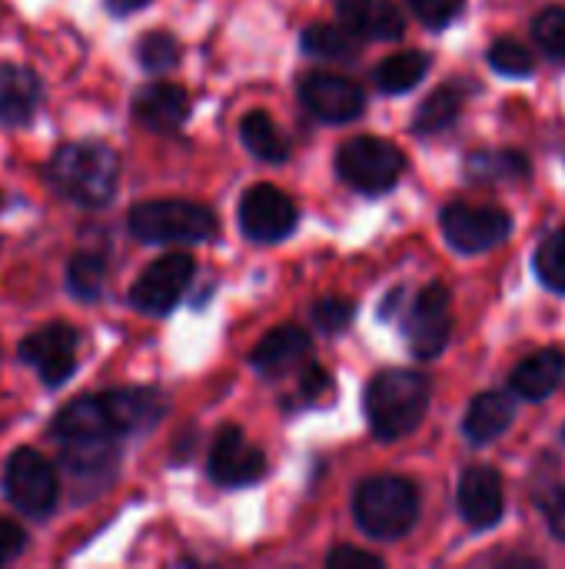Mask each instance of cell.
I'll return each instance as SVG.
<instances>
[{"label":"cell","instance_id":"6da1fadb","mask_svg":"<svg viewBox=\"0 0 565 569\" xmlns=\"http://www.w3.org/2000/svg\"><path fill=\"white\" fill-rule=\"evenodd\" d=\"M163 413H167L163 393L147 390V387L90 393V397H77L53 417L50 437L60 447L87 443V440H120V437L157 427Z\"/></svg>","mask_w":565,"mask_h":569},{"label":"cell","instance_id":"7a4b0ae2","mask_svg":"<svg viewBox=\"0 0 565 569\" xmlns=\"http://www.w3.org/2000/svg\"><path fill=\"white\" fill-rule=\"evenodd\" d=\"M43 177L70 203L107 207L117 193L120 157L100 140H73L53 150Z\"/></svg>","mask_w":565,"mask_h":569},{"label":"cell","instance_id":"3957f363","mask_svg":"<svg viewBox=\"0 0 565 569\" xmlns=\"http://www.w3.org/2000/svg\"><path fill=\"white\" fill-rule=\"evenodd\" d=\"M366 420L380 440L413 433L430 407V380L413 370H383L366 387Z\"/></svg>","mask_w":565,"mask_h":569},{"label":"cell","instance_id":"277c9868","mask_svg":"<svg viewBox=\"0 0 565 569\" xmlns=\"http://www.w3.org/2000/svg\"><path fill=\"white\" fill-rule=\"evenodd\" d=\"M356 523L373 540H396L413 530L420 517V493L403 477H373L353 497Z\"/></svg>","mask_w":565,"mask_h":569},{"label":"cell","instance_id":"5b68a950","mask_svg":"<svg viewBox=\"0 0 565 569\" xmlns=\"http://www.w3.org/2000/svg\"><path fill=\"white\" fill-rule=\"evenodd\" d=\"M130 233L143 243H203L216 237V217L190 200H147L127 217Z\"/></svg>","mask_w":565,"mask_h":569},{"label":"cell","instance_id":"8992f818","mask_svg":"<svg viewBox=\"0 0 565 569\" xmlns=\"http://www.w3.org/2000/svg\"><path fill=\"white\" fill-rule=\"evenodd\" d=\"M3 497L10 507L30 520H43L53 513L57 497H60V480L53 463L37 453L33 447H20L10 453L3 467Z\"/></svg>","mask_w":565,"mask_h":569},{"label":"cell","instance_id":"52a82bcc","mask_svg":"<svg viewBox=\"0 0 565 569\" xmlns=\"http://www.w3.org/2000/svg\"><path fill=\"white\" fill-rule=\"evenodd\" d=\"M336 167L340 177L360 190V193H383L390 187H396V180L403 177V153L380 137H356L350 143L340 147L336 153Z\"/></svg>","mask_w":565,"mask_h":569},{"label":"cell","instance_id":"ba28073f","mask_svg":"<svg viewBox=\"0 0 565 569\" xmlns=\"http://www.w3.org/2000/svg\"><path fill=\"white\" fill-rule=\"evenodd\" d=\"M77 347H80L77 327L53 320V323H47V327H40V330H33L30 337L20 340L17 360L27 363L40 377L43 387L57 390L77 370Z\"/></svg>","mask_w":565,"mask_h":569},{"label":"cell","instance_id":"9c48e42d","mask_svg":"<svg viewBox=\"0 0 565 569\" xmlns=\"http://www.w3.org/2000/svg\"><path fill=\"white\" fill-rule=\"evenodd\" d=\"M193 257L190 253H167L160 260H153L140 277L137 283L130 287V303L140 310V313H150V317H163L170 313L180 297L186 293L190 280H193Z\"/></svg>","mask_w":565,"mask_h":569},{"label":"cell","instance_id":"30bf717a","mask_svg":"<svg viewBox=\"0 0 565 569\" xmlns=\"http://www.w3.org/2000/svg\"><path fill=\"white\" fill-rule=\"evenodd\" d=\"M513 233V217L500 207L453 203L443 210V237L460 253H483Z\"/></svg>","mask_w":565,"mask_h":569},{"label":"cell","instance_id":"8fae6325","mask_svg":"<svg viewBox=\"0 0 565 569\" xmlns=\"http://www.w3.org/2000/svg\"><path fill=\"white\" fill-rule=\"evenodd\" d=\"M406 343L413 350V357L420 360H433L446 350L450 333H453V303H450V290L443 283H430L416 303L406 313Z\"/></svg>","mask_w":565,"mask_h":569},{"label":"cell","instance_id":"7c38bea8","mask_svg":"<svg viewBox=\"0 0 565 569\" xmlns=\"http://www.w3.org/2000/svg\"><path fill=\"white\" fill-rule=\"evenodd\" d=\"M240 230L256 243H276L296 230V207L283 190L256 183L240 200Z\"/></svg>","mask_w":565,"mask_h":569},{"label":"cell","instance_id":"4fadbf2b","mask_svg":"<svg viewBox=\"0 0 565 569\" xmlns=\"http://www.w3.org/2000/svg\"><path fill=\"white\" fill-rule=\"evenodd\" d=\"M266 473V457L253 447L240 427H223L210 450V477L220 487H250Z\"/></svg>","mask_w":565,"mask_h":569},{"label":"cell","instance_id":"5bb4252c","mask_svg":"<svg viewBox=\"0 0 565 569\" xmlns=\"http://www.w3.org/2000/svg\"><path fill=\"white\" fill-rule=\"evenodd\" d=\"M300 97L310 113H316L320 120H330V123L356 120L366 107L363 90L353 80L336 77V73H306L300 83Z\"/></svg>","mask_w":565,"mask_h":569},{"label":"cell","instance_id":"9a60e30c","mask_svg":"<svg viewBox=\"0 0 565 569\" xmlns=\"http://www.w3.org/2000/svg\"><path fill=\"white\" fill-rule=\"evenodd\" d=\"M460 510H463L466 523L476 530H490L500 523V517L506 510V497H503V480L493 467H470L463 473Z\"/></svg>","mask_w":565,"mask_h":569},{"label":"cell","instance_id":"2e32d148","mask_svg":"<svg viewBox=\"0 0 565 569\" xmlns=\"http://www.w3.org/2000/svg\"><path fill=\"white\" fill-rule=\"evenodd\" d=\"M43 103L40 77L23 63H0V127H27Z\"/></svg>","mask_w":565,"mask_h":569},{"label":"cell","instance_id":"e0dca14e","mask_svg":"<svg viewBox=\"0 0 565 569\" xmlns=\"http://www.w3.org/2000/svg\"><path fill=\"white\" fill-rule=\"evenodd\" d=\"M133 117L153 133H173L190 117V97L176 83H150L133 97Z\"/></svg>","mask_w":565,"mask_h":569},{"label":"cell","instance_id":"ac0fdd59","mask_svg":"<svg viewBox=\"0 0 565 569\" xmlns=\"http://www.w3.org/2000/svg\"><path fill=\"white\" fill-rule=\"evenodd\" d=\"M565 380V353L563 350H539L533 357H526L513 377L509 387L526 397V400H546L549 393H556Z\"/></svg>","mask_w":565,"mask_h":569},{"label":"cell","instance_id":"d6986e66","mask_svg":"<svg viewBox=\"0 0 565 569\" xmlns=\"http://www.w3.org/2000/svg\"><path fill=\"white\" fill-rule=\"evenodd\" d=\"M310 353V333L300 327H276L253 350V367L266 377L286 373Z\"/></svg>","mask_w":565,"mask_h":569},{"label":"cell","instance_id":"ffe728a7","mask_svg":"<svg viewBox=\"0 0 565 569\" xmlns=\"http://www.w3.org/2000/svg\"><path fill=\"white\" fill-rule=\"evenodd\" d=\"M513 420H516V410L506 393H483L470 403L463 433L473 447H483V443L500 440L513 427Z\"/></svg>","mask_w":565,"mask_h":569},{"label":"cell","instance_id":"44dd1931","mask_svg":"<svg viewBox=\"0 0 565 569\" xmlns=\"http://www.w3.org/2000/svg\"><path fill=\"white\" fill-rule=\"evenodd\" d=\"M240 137H243V143L250 147V153L260 157V160H266V163H280V160H286V153H290V143H286L283 130H280L263 110H253V113L243 117Z\"/></svg>","mask_w":565,"mask_h":569},{"label":"cell","instance_id":"7402d4cb","mask_svg":"<svg viewBox=\"0 0 565 569\" xmlns=\"http://www.w3.org/2000/svg\"><path fill=\"white\" fill-rule=\"evenodd\" d=\"M430 70V57L423 50H406V53H396V57H386L373 80L383 93H403V90H413Z\"/></svg>","mask_w":565,"mask_h":569},{"label":"cell","instance_id":"603a6c76","mask_svg":"<svg viewBox=\"0 0 565 569\" xmlns=\"http://www.w3.org/2000/svg\"><path fill=\"white\" fill-rule=\"evenodd\" d=\"M360 37L350 30V27H333V23H310L303 30V50L313 53V57H326V60H343V57H353L360 50L356 43Z\"/></svg>","mask_w":565,"mask_h":569},{"label":"cell","instance_id":"cb8c5ba5","mask_svg":"<svg viewBox=\"0 0 565 569\" xmlns=\"http://www.w3.org/2000/svg\"><path fill=\"white\" fill-rule=\"evenodd\" d=\"M463 110V90L453 87V83H443L436 93H430L423 100V107L416 110V133H436V130H446Z\"/></svg>","mask_w":565,"mask_h":569},{"label":"cell","instance_id":"d4e9b609","mask_svg":"<svg viewBox=\"0 0 565 569\" xmlns=\"http://www.w3.org/2000/svg\"><path fill=\"white\" fill-rule=\"evenodd\" d=\"M526 170H529L526 157L509 153V150H480V153H470V160H466L470 180H486V183L526 177Z\"/></svg>","mask_w":565,"mask_h":569},{"label":"cell","instance_id":"484cf974","mask_svg":"<svg viewBox=\"0 0 565 569\" xmlns=\"http://www.w3.org/2000/svg\"><path fill=\"white\" fill-rule=\"evenodd\" d=\"M103 280H107V260L100 253H77L67 263V290L77 300H97L103 293Z\"/></svg>","mask_w":565,"mask_h":569},{"label":"cell","instance_id":"4316f807","mask_svg":"<svg viewBox=\"0 0 565 569\" xmlns=\"http://www.w3.org/2000/svg\"><path fill=\"white\" fill-rule=\"evenodd\" d=\"M137 57H140L143 70L163 73V70H170V67L180 60V43H176L167 30H153V33H147V37L140 40Z\"/></svg>","mask_w":565,"mask_h":569},{"label":"cell","instance_id":"83f0119b","mask_svg":"<svg viewBox=\"0 0 565 569\" xmlns=\"http://www.w3.org/2000/svg\"><path fill=\"white\" fill-rule=\"evenodd\" d=\"M536 273L549 290L565 293V233H553L536 250Z\"/></svg>","mask_w":565,"mask_h":569},{"label":"cell","instance_id":"f1b7e54d","mask_svg":"<svg viewBox=\"0 0 565 569\" xmlns=\"http://www.w3.org/2000/svg\"><path fill=\"white\" fill-rule=\"evenodd\" d=\"M490 63L496 73H506V77H529L536 70L533 53L516 40H496L490 47Z\"/></svg>","mask_w":565,"mask_h":569},{"label":"cell","instance_id":"f546056e","mask_svg":"<svg viewBox=\"0 0 565 569\" xmlns=\"http://www.w3.org/2000/svg\"><path fill=\"white\" fill-rule=\"evenodd\" d=\"M533 33H536V43L556 57V60H565V7H549L536 17L533 23Z\"/></svg>","mask_w":565,"mask_h":569},{"label":"cell","instance_id":"4dcf8cb0","mask_svg":"<svg viewBox=\"0 0 565 569\" xmlns=\"http://www.w3.org/2000/svg\"><path fill=\"white\" fill-rule=\"evenodd\" d=\"M353 313H356L353 300H343V297H326L313 307V320L323 333H343Z\"/></svg>","mask_w":565,"mask_h":569},{"label":"cell","instance_id":"1f68e13d","mask_svg":"<svg viewBox=\"0 0 565 569\" xmlns=\"http://www.w3.org/2000/svg\"><path fill=\"white\" fill-rule=\"evenodd\" d=\"M406 33V17L396 3L390 0H376V10H373V27H370V37H380V40H400Z\"/></svg>","mask_w":565,"mask_h":569},{"label":"cell","instance_id":"d6a6232c","mask_svg":"<svg viewBox=\"0 0 565 569\" xmlns=\"http://www.w3.org/2000/svg\"><path fill=\"white\" fill-rule=\"evenodd\" d=\"M373 10H376V0H336L340 23H343V27H350L356 37H370Z\"/></svg>","mask_w":565,"mask_h":569},{"label":"cell","instance_id":"836d02e7","mask_svg":"<svg viewBox=\"0 0 565 569\" xmlns=\"http://www.w3.org/2000/svg\"><path fill=\"white\" fill-rule=\"evenodd\" d=\"M406 3L416 10V17H420L423 23H430V27H446V23H453V20L460 17V10H463L466 0H406Z\"/></svg>","mask_w":565,"mask_h":569},{"label":"cell","instance_id":"e575fe53","mask_svg":"<svg viewBox=\"0 0 565 569\" xmlns=\"http://www.w3.org/2000/svg\"><path fill=\"white\" fill-rule=\"evenodd\" d=\"M23 547H27V533H23V527H20L17 520L0 517V567L13 563V560L23 553Z\"/></svg>","mask_w":565,"mask_h":569},{"label":"cell","instance_id":"d590c367","mask_svg":"<svg viewBox=\"0 0 565 569\" xmlns=\"http://www.w3.org/2000/svg\"><path fill=\"white\" fill-rule=\"evenodd\" d=\"M330 569H383V560L376 553L366 550H353V547H340L326 557Z\"/></svg>","mask_w":565,"mask_h":569},{"label":"cell","instance_id":"8d00e7d4","mask_svg":"<svg viewBox=\"0 0 565 569\" xmlns=\"http://www.w3.org/2000/svg\"><path fill=\"white\" fill-rule=\"evenodd\" d=\"M546 517H549L553 537L565 543V487H559V490L546 500Z\"/></svg>","mask_w":565,"mask_h":569},{"label":"cell","instance_id":"74e56055","mask_svg":"<svg viewBox=\"0 0 565 569\" xmlns=\"http://www.w3.org/2000/svg\"><path fill=\"white\" fill-rule=\"evenodd\" d=\"M300 390H303L306 400H320V397L330 390V373L320 370V367H310V370L300 377Z\"/></svg>","mask_w":565,"mask_h":569},{"label":"cell","instance_id":"f35d334b","mask_svg":"<svg viewBox=\"0 0 565 569\" xmlns=\"http://www.w3.org/2000/svg\"><path fill=\"white\" fill-rule=\"evenodd\" d=\"M150 0H107V10L110 13H117V17H127V13H133V10H140V7H147Z\"/></svg>","mask_w":565,"mask_h":569},{"label":"cell","instance_id":"ab89813d","mask_svg":"<svg viewBox=\"0 0 565 569\" xmlns=\"http://www.w3.org/2000/svg\"><path fill=\"white\" fill-rule=\"evenodd\" d=\"M563 437H565V430H563Z\"/></svg>","mask_w":565,"mask_h":569}]
</instances>
